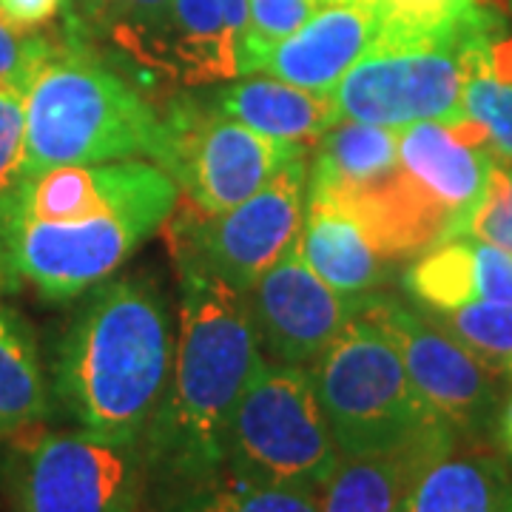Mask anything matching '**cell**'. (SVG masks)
<instances>
[{
    "instance_id": "52a82bcc",
    "label": "cell",
    "mask_w": 512,
    "mask_h": 512,
    "mask_svg": "<svg viewBox=\"0 0 512 512\" xmlns=\"http://www.w3.org/2000/svg\"><path fill=\"white\" fill-rule=\"evenodd\" d=\"M493 18L495 12H490L470 32L447 40L379 37L330 92L339 120L384 128H407L421 120H464L461 86L467 40Z\"/></svg>"
},
{
    "instance_id": "484cf974",
    "label": "cell",
    "mask_w": 512,
    "mask_h": 512,
    "mask_svg": "<svg viewBox=\"0 0 512 512\" xmlns=\"http://www.w3.org/2000/svg\"><path fill=\"white\" fill-rule=\"evenodd\" d=\"M382 18L384 40H447L470 32L493 9L481 0H367Z\"/></svg>"
},
{
    "instance_id": "d590c367",
    "label": "cell",
    "mask_w": 512,
    "mask_h": 512,
    "mask_svg": "<svg viewBox=\"0 0 512 512\" xmlns=\"http://www.w3.org/2000/svg\"><path fill=\"white\" fill-rule=\"evenodd\" d=\"M0 265L6 268V239H3V231H0ZM9 271V268H6Z\"/></svg>"
},
{
    "instance_id": "e575fe53",
    "label": "cell",
    "mask_w": 512,
    "mask_h": 512,
    "mask_svg": "<svg viewBox=\"0 0 512 512\" xmlns=\"http://www.w3.org/2000/svg\"><path fill=\"white\" fill-rule=\"evenodd\" d=\"M495 433H498V441H501L504 453H507V456H512V396H510V402L501 407V413H498V421H495Z\"/></svg>"
},
{
    "instance_id": "7a4b0ae2",
    "label": "cell",
    "mask_w": 512,
    "mask_h": 512,
    "mask_svg": "<svg viewBox=\"0 0 512 512\" xmlns=\"http://www.w3.org/2000/svg\"><path fill=\"white\" fill-rule=\"evenodd\" d=\"M174 342L165 296L151 279H106L57 345V399L83 430L143 444L168 387Z\"/></svg>"
},
{
    "instance_id": "e0dca14e",
    "label": "cell",
    "mask_w": 512,
    "mask_h": 512,
    "mask_svg": "<svg viewBox=\"0 0 512 512\" xmlns=\"http://www.w3.org/2000/svg\"><path fill=\"white\" fill-rule=\"evenodd\" d=\"M404 512H512L510 464L481 441L458 439L421 467Z\"/></svg>"
},
{
    "instance_id": "8fae6325",
    "label": "cell",
    "mask_w": 512,
    "mask_h": 512,
    "mask_svg": "<svg viewBox=\"0 0 512 512\" xmlns=\"http://www.w3.org/2000/svg\"><path fill=\"white\" fill-rule=\"evenodd\" d=\"M160 225L146 217L106 214L77 222L20 220L6 234V268L46 299H72L106 282Z\"/></svg>"
},
{
    "instance_id": "5b68a950",
    "label": "cell",
    "mask_w": 512,
    "mask_h": 512,
    "mask_svg": "<svg viewBox=\"0 0 512 512\" xmlns=\"http://www.w3.org/2000/svg\"><path fill=\"white\" fill-rule=\"evenodd\" d=\"M339 461L311 370L262 359L231 416L225 470L319 493Z\"/></svg>"
},
{
    "instance_id": "836d02e7",
    "label": "cell",
    "mask_w": 512,
    "mask_h": 512,
    "mask_svg": "<svg viewBox=\"0 0 512 512\" xmlns=\"http://www.w3.org/2000/svg\"><path fill=\"white\" fill-rule=\"evenodd\" d=\"M220 6V15L228 26V32L237 43V57L242 52V40H245V32H248V20H251V3L248 0H217Z\"/></svg>"
},
{
    "instance_id": "ba28073f",
    "label": "cell",
    "mask_w": 512,
    "mask_h": 512,
    "mask_svg": "<svg viewBox=\"0 0 512 512\" xmlns=\"http://www.w3.org/2000/svg\"><path fill=\"white\" fill-rule=\"evenodd\" d=\"M171 137L168 174L202 214H222L308 154L222 114L211 97H177L163 114Z\"/></svg>"
},
{
    "instance_id": "8d00e7d4",
    "label": "cell",
    "mask_w": 512,
    "mask_h": 512,
    "mask_svg": "<svg viewBox=\"0 0 512 512\" xmlns=\"http://www.w3.org/2000/svg\"><path fill=\"white\" fill-rule=\"evenodd\" d=\"M319 3H339V0H319Z\"/></svg>"
},
{
    "instance_id": "2e32d148",
    "label": "cell",
    "mask_w": 512,
    "mask_h": 512,
    "mask_svg": "<svg viewBox=\"0 0 512 512\" xmlns=\"http://www.w3.org/2000/svg\"><path fill=\"white\" fill-rule=\"evenodd\" d=\"M126 55L148 72L194 86L239 74L237 43L222 20L217 0H171L160 23Z\"/></svg>"
},
{
    "instance_id": "ac0fdd59",
    "label": "cell",
    "mask_w": 512,
    "mask_h": 512,
    "mask_svg": "<svg viewBox=\"0 0 512 512\" xmlns=\"http://www.w3.org/2000/svg\"><path fill=\"white\" fill-rule=\"evenodd\" d=\"M296 245L313 274L333 291L365 296L384 282V256L379 248L370 242L365 228L328 197L308 194Z\"/></svg>"
},
{
    "instance_id": "4dcf8cb0",
    "label": "cell",
    "mask_w": 512,
    "mask_h": 512,
    "mask_svg": "<svg viewBox=\"0 0 512 512\" xmlns=\"http://www.w3.org/2000/svg\"><path fill=\"white\" fill-rule=\"evenodd\" d=\"M49 49L52 40L23 32L0 12V83H15L29 89V80Z\"/></svg>"
},
{
    "instance_id": "6da1fadb",
    "label": "cell",
    "mask_w": 512,
    "mask_h": 512,
    "mask_svg": "<svg viewBox=\"0 0 512 512\" xmlns=\"http://www.w3.org/2000/svg\"><path fill=\"white\" fill-rule=\"evenodd\" d=\"M180 265V330L168 387L143 436L148 473L188 493L225 467L228 427L262 362L245 293L222 282L191 248Z\"/></svg>"
},
{
    "instance_id": "d6986e66",
    "label": "cell",
    "mask_w": 512,
    "mask_h": 512,
    "mask_svg": "<svg viewBox=\"0 0 512 512\" xmlns=\"http://www.w3.org/2000/svg\"><path fill=\"white\" fill-rule=\"evenodd\" d=\"M208 97L222 114L259 134L305 148L339 123L330 94L308 92L276 77H242Z\"/></svg>"
},
{
    "instance_id": "3957f363",
    "label": "cell",
    "mask_w": 512,
    "mask_h": 512,
    "mask_svg": "<svg viewBox=\"0 0 512 512\" xmlns=\"http://www.w3.org/2000/svg\"><path fill=\"white\" fill-rule=\"evenodd\" d=\"M134 157L168 168L163 114L80 43H52L26 89V177Z\"/></svg>"
},
{
    "instance_id": "7402d4cb",
    "label": "cell",
    "mask_w": 512,
    "mask_h": 512,
    "mask_svg": "<svg viewBox=\"0 0 512 512\" xmlns=\"http://www.w3.org/2000/svg\"><path fill=\"white\" fill-rule=\"evenodd\" d=\"M399 165V128L339 120L316 140L308 191L342 197L387 177Z\"/></svg>"
},
{
    "instance_id": "9a60e30c",
    "label": "cell",
    "mask_w": 512,
    "mask_h": 512,
    "mask_svg": "<svg viewBox=\"0 0 512 512\" xmlns=\"http://www.w3.org/2000/svg\"><path fill=\"white\" fill-rule=\"evenodd\" d=\"M382 29L379 12L367 0L325 3L308 23L262 57L259 72L308 92L330 94L379 43Z\"/></svg>"
},
{
    "instance_id": "7c38bea8",
    "label": "cell",
    "mask_w": 512,
    "mask_h": 512,
    "mask_svg": "<svg viewBox=\"0 0 512 512\" xmlns=\"http://www.w3.org/2000/svg\"><path fill=\"white\" fill-rule=\"evenodd\" d=\"M177 197L180 185L174 177L143 160L57 165L26 177L12 225L20 220L77 222L106 214H131L163 225Z\"/></svg>"
},
{
    "instance_id": "d6a6232c",
    "label": "cell",
    "mask_w": 512,
    "mask_h": 512,
    "mask_svg": "<svg viewBox=\"0 0 512 512\" xmlns=\"http://www.w3.org/2000/svg\"><path fill=\"white\" fill-rule=\"evenodd\" d=\"M77 12L86 26H94L97 32H109L123 20L131 0H74Z\"/></svg>"
},
{
    "instance_id": "cb8c5ba5",
    "label": "cell",
    "mask_w": 512,
    "mask_h": 512,
    "mask_svg": "<svg viewBox=\"0 0 512 512\" xmlns=\"http://www.w3.org/2000/svg\"><path fill=\"white\" fill-rule=\"evenodd\" d=\"M404 288L433 313H447L476 302L473 239H447L436 248L424 251L404 274Z\"/></svg>"
},
{
    "instance_id": "1f68e13d",
    "label": "cell",
    "mask_w": 512,
    "mask_h": 512,
    "mask_svg": "<svg viewBox=\"0 0 512 512\" xmlns=\"http://www.w3.org/2000/svg\"><path fill=\"white\" fill-rule=\"evenodd\" d=\"M66 0H0V12L12 26L23 32H35L37 26H46L63 9Z\"/></svg>"
},
{
    "instance_id": "74e56055",
    "label": "cell",
    "mask_w": 512,
    "mask_h": 512,
    "mask_svg": "<svg viewBox=\"0 0 512 512\" xmlns=\"http://www.w3.org/2000/svg\"><path fill=\"white\" fill-rule=\"evenodd\" d=\"M507 373H512V362H510V367H507Z\"/></svg>"
},
{
    "instance_id": "8992f818",
    "label": "cell",
    "mask_w": 512,
    "mask_h": 512,
    "mask_svg": "<svg viewBox=\"0 0 512 512\" xmlns=\"http://www.w3.org/2000/svg\"><path fill=\"white\" fill-rule=\"evenodd\" d=\"M3 473L12 512H137L148 467L140 441L80 427L23 441Z\"/></svg>"
},
{
    "instance_id": "ffe728a7",
    "label": "cell",
    "mask_w": 512,
    "mask_h": 512,
    "mask_svg": "<svg viewBox=\"0 0 512 512\" xmlns=\"http://www.w3.org/2000/svg\"><path fill=\"white\" fill-rule=\"evenodd\" d=\"M458 439L433 441L382 456H345L319 490L322 512H404L419 470Z\"/></svg>"
},
{
    "instance_id": "44dd1931",
    "label": "cell",
    "mask_w": 512,
    "mask_h": 512,
    "mask_svg": "<svg viewBox=\"0 0 512 512\" xmlns=\"http://www.w3.org/2000/svg\"><path fill=\"white\" fill-rule=\"evenodd\" d=\"M464 114L487 131L498 160L512 165V37L495 15L467 40Z\"/></svg>"
},
{
    "instance_id": "9c48e42d",
    "label": "cell",
    "mask_w": 512,
    "mask_h": 512,
    "mask_svg": "<svg viewBox=\"0 0 512 512\" xmlns=\"http://www.w3.org/2000/svg\"><path fill=\"white\" fill-rule=\"evenodd\" d=\"M359 313L393 339L430 413L461 441H484L501 413L498 370L467 350L436 316L387 296H359Z\"/></svg>"
},
{
    "instance_id": "f546056e",
    "label": "cell",
    "mask_w": 512,
    "mask_h": 512,
    "mask_svg": "<svg viewBox=\"0 0 512 512\" xmlns=\"http://www.w3.org/2000/svg\"><path fill=\"white\" fill-rule=\"evenodd\" d=\"M461 237L481 239L512 254V165L495 157L487 188L464 222Z\"/></svg>"
},
{
    "instance_id": "83f0119b",
    "label": "cell",
    "mask_w": 512,
    "mask_h": 512,
    "mask_svg": "<svg viewBox=\"0 0 512 512\" xmlns=\"http://www.w3.org/2000/svg\"><path fill=\"white\" fill-rule=\"evenodd\" d=\"M444 328L467 350L495 370H507L512 362V305L470 302L447 313H436Z\"/></svg>"
},
{
    "instance_id": "4316f807",
    "label": "cell",
    "mask_w": 512,
    "mask_h": 512,
    "mask_svg": "<svg viewBox=\"0 0 512 512\" xmlns=\"http://www.w3.org/2000/svg\"><path fill=\"white\" fill-rule=\"evenodd\" d=\"M26 185V89L0 83V231L15 220Z\"/></svg>"
},
{
    "instance_id": "277c9868",
    "label": "cell",
    "mask_w": 512,
    "mask_h": 512,
    "mask_svg": "<svg viewBox=\"0 0 512 512\" xmlns=\"http://www.w3.org/2000/svg\"><path fill=\"white\" fill-rule=\"evenodd\" d=\"M311 379L342 458L456 439L421 402L393 339L359 311L313 362Z\"/></svg>"
},
{
    "instance_id": "603a6c76",
    "label": "cell",
    "mask_w": 512,
    "mask_h": 512,
    "mask_svg": "<svg viewBox=\"0 0 512 512\" xmlns=\"http://www.w3.org/2000/svg\"><path fill=\"white\" fill-rule=\"evenodd\" d=\"M49 416V384L29 325L0 308V439L18 436Z\"/></svg>"
},
{
    "instance_id": "5bb4252c",
    "label": "cell",
    "mask_w": 512,
    "mask_h": 512,
    "mask_svg": "<svg viewBox=\"0 0 512 512\" xmlns=\"http://www.w3.org/2000/svg\"><path fill=\"white\" fill-rule=\"evenodd\" d=\"M493 163L490 137L470 117L458 123L421 120L399 128V168L453 217L456 237L464 234V222L487 188Z\"/></svg>"
},
{
    "instance_id": "30bf717a",
    "label": "cell",
    "mask_w": 512,
    "mask_h": 512,
    "mask_svg": "<svg viewBox=\"0 0 512 512\" xmlns=\"http://www.w3.org/2000/svg\"><path fill=\"white\" fill-rule=\"evenodd\" d=\"M308 154L288 163L254 197L222 214H188L174 225V242L239 293H251L262 274L291 248L305 220Z\"/></svg>"
},
{
    "instance_id": "d4e9b609",
    "label": "cell",
    "mask_w": 512,
    "mask_h": 512,
    "mask_svg": "<svg viewBox=\"0 0 512 512\" xmlns=\"http://www.w3.org/2000/svg\"><path fill=\"white\" fill-rule=\"evenodd\" d=\"M177 512H322L316 490L262 484L222 467L183 493Z\"/></svg>"
},
{
    "instance_id": "f35d334b",
    "label": "cell",
    "mask_w": 512,
    "mask_h": 512,
    "mask_svg": "<svg viewBox=\"0 0 512 512\" xmlns=\"http://www.w3.org/2000/svg\"><path fill=\"white\" fill-rule=\"evenodd\" d=\"M507 3H510V12H512V0H507Z\"/></svg>"
},
{
    "instance_id": "4fadbf2b",
    "label": "cell",
    "mask_w": 512,
    "mask_h": 512,
    "mask_svg": "<svg viewBox=\"0 0 512 512\" xmlns=\"http://www.w3.org/2000/svg\"><path fill=\"white\" fill-rule=\"evenodd\" d=\"M259 345L285 365L311 367L359 311V296L325 285L293 242L251 288Z\"/></svg>"
},
{
    "instance_id": "f1b7e54d",
    "label": "cell",
    "mask_w": 512,
    "mask_h": 512,
    "mask_svg": "<svg viewBox=\"0 0 512 512\" xmlns=\"http://www.w3.org/2000/svg\"><path fill=\"white\" fill-rule=\"evenodd\" d=\"M251 20L239 52V74H256L262 57L291 37L302 23L319 12V0H248Z\"/></svg>"
}]
</instances>
